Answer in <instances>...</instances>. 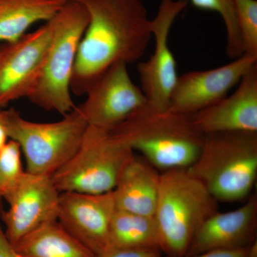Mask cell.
Returning <instances> with one entry per match:
<instances>
[{
  "instance_id": "9c48e42d",
  "label": "cell",
  "mask_w": 257,
  "mask_h": 257,
  "mask_svg": "<svg viewBox=\"0 0 257 257\" xmlns=\"http://www.w3.org/2000/svg\"><path fill=\"white\" fill-rule=\"evenodd\" d=\"M60 194L52 176L24 172L3 197L10 205L2 216L10 242L14 245L32 231L57 221Z\"/></svg>"
},
{
  "instance_id": "6da1fadb",
  "label": "cell",
  "mask_w": 257,
  "mask_h": 257,
  "mask_svg": "<svg viewBox=\"0 0 257 257\" xmlns=\"http://www.w3.org/2000/svg\"><path fill=\"white\" fill-rule=\"evenodd\" d=\"M89 21L77 51L71 92L87 94L114 64L135 63L152 37V20L142 0H78Z\"/></svg>"
},
{
  "instance_id": "e0dca14e",
  "label": "cell",
  "mask_w": 257,
  "mask_h": 257,
  "mask_svg": "<svg viewBox=\"0 0 257 257\" xmlns=\"http://www.w3.org/2000/svg\"><path fill=\"white\" fill-rule=\"evenodd\" d=\"M68 1L0 0V41H17L34 24L52 20Z\"/></svg>"
},
{
  "instance_id": "d6986e66",
  "label": "cell",
  "mask_w": 257,
  "mask_h": 257,
  "mask_svg": "<svg viewBox=\"0 0 257 257\" xmlns=\"http://www.w3.org/2000/svg\"><path fill=\"white\" fill-rule=\"evenodd\" d=\"M148 248L161 250L155 217L116 209L109 228L108 249Z\"/></svg>"
},
{
  "instance_id": "4fadbf2b",
  "label": "cell",
  "mask_w": 257,
  "mask_h": 257,
  "mask_svg": "<svg viewBox=\"0 0 257 257\" xmlns=\"http://www.w3.org/2000/svg\"><path fill=\"white\" fill-rule=\"evenodd\" d=\"M256 62L257 56L243 54L221 67L179 76L169 108L192 115L214 105L228 95Z\"/></svg>"
},
{
  "instance_id": "cb8c5ba5",
  "label": "cell",
  "mask_w": 257,
  "mask_h": 257,
  "mask_svg": "<svg viewBox=\"0 0 257 257\" xmlns=\"http://www.w3.org/2000/svg\"><path fill=\"white\" fill-rule=\"evenodd\" d=\"M248 247L234 250H214L194 256L184 257H248Z\"/></svg>"
},
{
  "instance_id": "44dd1931",
  "label": "cell",
  "mask_w": 257,
  "mask_h": 257,
  "mask_svg": "<svg viewBox=\"0 0 257 257\" xmlns=\"http://www.w3.org/2000/svg\"><path fill=\"white\" fill-rule=\"evenodd\" d=\"M243 54L257 56V1L233 0Z\"/></svg>"
},
{
  "instance_id": "7402d4cb",
  "label": "cell",
  "mask_w": 257,
  "mask_h": 257,
  "mask_svg": "<svg viewBox=\"0 0 257 257\" xmlns=\"http://www.w3.org/2000/svg\"><path fill=\"white\" fill-rule=\"evenodd\" d=\"M20 145L11 140L0 150V199L18 183L25 171Z\"/></svg>"
},
{
  "instance_id": "ba28073f",
  "label": "cell",
  "mask_w": 257,
  "mask_h": 257,
  "mask_svg": "<svg viewBox=\"0 0 257 257\" xmlns=\"http://www.w3.org/2000/svg\"><path fill=\"white\" fill-rule=\"evenodd\" d=\"M77 106L88 126L110 132L149 104L141 88L132 80L127 64H114L89 88Z\"/></svg>"
},
{
  "instance_id": "8fae6325",
  "label": "cell",
  "mask_w": 257,
  "mask_h": 257,
  "mask_svg": "<svg viewBox=\"0 0 257 257\" xmlns=\"http://www.w3.org/2000/svg\"><path fill=\"white\" fill-rule=\"evenodd\" d=\"M52 40L50 24L21 38L0 52V109L11 101L28 98L36 86Z\"/></svg>"
},
{
  "instance_id": "277c9868",
  "label": "cell",
  "mask_w": 257,
  "mask_h": 257,
  "mask_svg": "<svg viewBox=\"0 0 257 257\" xmlns=\"http://www.w3.org/2000/svg\"><path fill=\"white\" fill-rule=\"evenodd\" d=\"M218 211V202L187 170L160 173L155 219L160 248L167 257H184L201 224Z\"/></svg>"
},
{
  "instance_id": "ac0fdd59",
  "label": "cell",
  "mask_w": 257,
  "mask_h": 257,
  "mask_svg": "<svg viewBox=\"0 0 257 257\" xmlns=\"http://www.w3.org/2000/svg\"><path fill=\"white\" fill-rule=\"evenodd\" d=\"M13 246L18 257H95L58 221L38 228Z\"/></svg>"
},
{
  "instance_id": "30bf717a",
  "label": "cell",
  "mask_w": 257,
  "mask_h": 257,
  "mask_svg": "<svg viewBox=\"0 0 257 257\" xmlns=\"http://www.w3.org/2000/svg\"><path fill=\"white\" fill-rule=\"evenodd\" d=\"M188 3V0H161L156 16L151 22L155 50L149 60L140 62L138 65L140 88L149 104L158 109L169 107L178 79L177 63L169 45V37L172 25Z\"/></svg>"
},
{
  "instance_id": "4316f807",
  "label": "cell",
  "mask_w": 257,
  "mask_h": 257,
  "mask_svg": "<svg viewBox=\"0 0 257 257\" xmlns=\"http://www.w3.org/2000/svg\"><path fill=\"white\" fill-rule=\"evenodd\" d=\"M1 49H2V47H0V52H1Z\"/></svg>"
},
{
  "instance_id": "8992f818",
  "label": "cell",
  "mask_w": 257,
  "mask_h": 257,
  "mask_svg": "<svg viewBox=\"0 0 257 257\" xmlns=\"http://www.w3.org/2000/svg\"><path fill=\"white\" fill-rule=\"evenodd\" d=\"M135 156L133 150L109 132L88 126L78 150L52 179L60 192H111Z\"/></svg>"
},
{
  "instance_id": "9a60e30c",
  "label": "cell",
  "mask_w": 257,
  "mask_h": 257,
  "mask_svg": "<svg viewBox=\"0 0 257 257\" xmlns=\"http://www.w3.org/2000/svg\"><path fill=\"white\" fill-rule=\"evenodd\" d=\"M256 228L257 196L253 194L238 209L209 216L196 231L185 256L246 248L256 240Z\"/></svg>"
},
{
  "instance_id": "5bb4252c",
  "label": "cell",
  "mask_w": 257,
  "mask_h": 257,
  "mask_svg": "<svg viewBox=\"0 0 257 257\" xmlns=\"http://www.w3.org/2000/svg\"><path fill=\"white\" fill-rule=\"evenodd\" d=\"M238 87L214 105L191 115L203 135L257 133V63L243 75Z\"/></svg>"
},
{
  "instance_id": "5b68a950",
  "label": "cell",
  "mask_w": 257,
  "mask_h": 257,
  "mask_svg": "<svg viewBox=\"0 0 257 257\" xmlns=\"http://www.w3.org/2000/svg\"><path fill=\"white\" fill-rule=\"evenodd\" d=\"M85 6L78 0H69L47 22L52 40L40 78L28 99L47 111L66 115L75 108L70 84L77 51L89 24Z\"/></svg>"
},
{
  "instance_id": "ffe728a7",
  "label": "cell",
  "mask_w": 257,
  "mask_h": 257,
  "mask_svg": "<svg viewBox=\"0 0 257 257\" xmlns=\"http://www.w3.org/2000/svg\"><path fill=\"white\" fill-rule=\"evenodd\" d=\"M189 2L197 9L214 12L220 15L226 30V54L229 57L235 59L242 55V42L233 0H189Z\"/></svg>"
},
{
  "instance_id": "d4e9b609",
  "label": "cell",
  "mask_w": 257,
  "mask_h": 257,
  "mask_svg": "<svg viewBox=\"0 0 257 257\" xmlns=\"http://www.w3.org/2000/svg\"><path fill=\"white\" fill-rule=\"evenodd\" d=\"M0 257H18L13 244L0 227Z\"/></svg>"
},
{
  "instance_id": "52a82bcc",
  "label": "cell",
  "mask_w": 257,
  "mask_h": 257,
  "mask_svg": "<svg viewBox=\"0 0 257 257\" xmlns=\"http://www.w3.org/2000/svg\"><path fill=\"white\" fill-rule=\"evenodd\" d=\"M8 136L17 142L26 160L27 171L52 176L71 158L88 127L77 106L60 121L38 123L23 119L15 109L5 110Z\"/></svg>"
},
{
  "instance_id": "7c38bea8",
  "label": "cell",
  "mask_w": 257,
  "mask_h": 257,
  "mask_svg": "<svg viewBox=\"0 0 257 257\" xmlns=\"http://www.w3.org/2000/svg\"><path fill=\"white\" fill-rule=\"evenodd\" d=\"M115 210L113 191L96 194L60 192L57 221L98 256L109 247V228Z\"/></svg>"
},
{
  "instance_id": "7a4b0ae2",
  "label": "cell",
  "mask_w": 257,
  "mask_h": 257,
  "mask_svg": "<svg viewBox=\"0 0 257 257\" xmlns=\"http://www.w3.org/2000/svg\"><path fill=\"white\" fill-rule=\"evenodd\" d=\"M109 133L162 172L188 169L199 157L204 139L191 115L150 104Z\"/></svg>"
},
{
  "instance_id": "3957f363",
  "label": "cell",
  "mask_w": 257,
  "mask_h": 257,
  "mask_svg": "<svg viewBox=\"0 0 257 257\" xmlns=\"http://www.w3.org/2000/svg\"><path fill=\"white\" fill-rule=\"evenodd\" d=\"M187 170L217 202L246 199L257 177V133L204 135L199 157Z\"/></svg>"
},
{
  "instance_id": "2e32d148",
  "label": "cell",
  "mask_w": 257,
  "mask_h": 257,
  "mask_svg": "<svg viewBox=\"0 0 257 257\" xmlns=\"http://www.w3.org/2000/svg\"><path fill=\"white\" fill-rule=\"evenodd\" d=\"M160 177L146 160L134 157L112 190L116 209L155 217Z\"/></svg>"
},
{
  "instance_id": "484cf974",
  "label": "cell",
  "mask_w": 257,
  "mask_h": 257,
  "mask_svg": "<svg viewBox=\"0 0 257 257\" xmlns=\"http://www.w3.org/2000/svg\"><path fill=\"white\" fill-rule=\"evenodd\" d=\"M8 130H7L6 121H5V110L0 109V150L8 142Z\"/></svg>"
},
{
  "instance_id": "603a6c76",
  "label": "cell",
  "mask_w": 257,
  "mask_h": 257,
  "mask_svg": "<svg viewBox=\"0 0 257 257\" xmlns=\"http://www.w3.org/2000/svg\"><path fill=\"white\" fill-rule=\"evenodd\" d=\"M162 251L158 248H109L95 257H162Z\"/></svg>"
}]
</instances>
